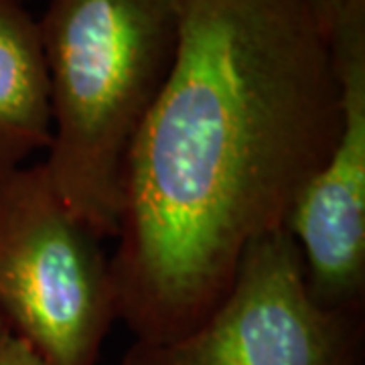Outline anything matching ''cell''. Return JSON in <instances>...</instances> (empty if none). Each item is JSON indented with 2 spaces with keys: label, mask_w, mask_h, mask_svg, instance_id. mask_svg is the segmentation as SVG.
Instances as JSON below:
<instances>
[{
  "label": "cell",
  "mask_w": 365,
  "mask_h": 365,
  "mask_svg": "<svg viewBox=\"0 0 365 365\" xmlns=\"http://www.w3.org/2000/svg\"><path fill=\"white\" fill-rule=\"evenodd\" d=\"M339 128L331 43L307 0H181L177 57L132 144L110 256L134 341L177 339L215 311Z\"/></svg>",
  "instance_id": "cell-1"
},
{
  "label": "cell",
  "mask_w": 365,
  "mask_h": 365,
  "mask_svg": "<svg viewBox=\"0 0 365 365\" xmlns=\"http://www.w3.org/2000/svg\"><path fill=\"white\" fill-rule=\"evenodd\" d=\"M51 91L43 163L98 237H116L132 144L177 57L181 0H47L37 21Z\"/></svg>",
  "instance_id": "cell-2"
},
{
  "label": "cell",
  "mask_w": 365,
  "mask_h": 365,
  "mask_svg": "<svg viewBox=\"0 0 365 365\" xmlns=\"http://www.w3.org/2000/svg\"><path fill=\"white\" fill-rule=\"evenodd\" d=\"M0 319L53 365H98L118 321L102 237L43 163L0 175Z\"/></svg>",
  "instance_id": "cell-3"
},
{
  "label": "cell",
  "mask_w": 365,
  "mask_h": 365,
  "mask_svg": "<svg viewBox=\"0 0 365 365\" xmlns=\"http://www.w3.org/2000/svg\"><path fill=\"white\" fill-rule=\"evenodd\" d=\"M364 309L317 302L282 227L246 248L201 325L165 343L134 341L120 365H364Z\"/></svg>",
  "instance_id": "cell-4"
},
{
  "label": "cell",
  "mask_w": 365,
  "mask_h": 365,
  "mask_svg": "<svg viewBox=\"0 0 365 365\" xmlns=\"http://www.w3.org/2000/svg\"><path fill=\"white\" fill-rule=\"evenodd\" d=\"M341 128L325 163L302 187L284 230L302 258L307 287L329 309L365 300V21L331 35Z\"/></svg>",
  "instance_id": "cell-5"
},
{
  "label": "cell",
  "mask_w": 365,
  "mask_h": 365,
  "mask_svg": "<svg viewBox=\"0 0 365 365\" xmlns=\"http://www.w3.org/2000/svg\"><path fill=\"white\" fill-rule=\"evenodd\" d=\"M51 91L39 25L21 0H0V175L47 150Z\"/></svg>",
  "instance_id": "cell-6"
},
{
  "label": "cell",
  "mask_w": 365,
  "mask_h": 365,
  "mask_svg": "<svg viewBox=\"0 0 365 365\" xmlns=\"http://www.w3.org/2000/svg\"><path fill=\"white\" fill-rule=\"evenodd\" d=\"M327 39L341 26L365 21V0H307Z\"/></svg>",
  "instance_id": "cell-7"
},
{
  "label": "cell",
  "mask_w": 365,
  "mask_h": 365,
  "mask_svg": "<svg viewBox=\"0 0 365 365\" xmlns=\"http://www.w3.org/2000/svg\"><path fill=\"white\" fill-rule=\"evenodd\" d=\"M0 365H53L0 319Z\"/></svg>",
  "instance_id": "cell-8"
},
{
  "label": "cell",
  "mask_w": 365,
  "mask_h": 365,
  "mask_svg": "<svg viewBox=\"0 0 365 365\" xmlns=\"http://www.w3.org/2000/svg\"><path fill=\"white\" fill-rule=\"evenodd\" d=\"M21 2H25V0H21Z\"/></svg>",
  "instance_id": "cell-9"
}]
</instances>
